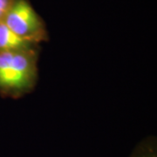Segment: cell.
<instances>
[{
	"instance_id": "2",
	"label": "cell",
	"mask_w": 157,
	"mask_h": 157,
	"mask_svg": "<svg viewBox=\"0 0 157 157\" xmlns=\"http://www.w3.org/2000/svg\"><path fill=\"white\" fill-rule=\"evenodd\" d=\"M4 22L13 33L34 44L47 39L44 23L27 0H16Z\"/></svg>"
},
{
	"instance_id": "3",
	"label": "cell",
	"mask_w": 157,
	"mask_h": 157,
	"mask_svg": "<svg viewBox=\"0 0 157 157\" xmlns=\"http://www.w3.org/2000/svg\"><path fill=\"white\" fill-rule=\"evenodd\" d=\"M37 45L13 33L4 21L0 22V52L32 50L37 49Z\"/></svg>"
},
{
	"instance_id": "5",
	"label": "cell",
	"mask_w": 157,
	"mask_h": 157,
	"mask_svg": "<svg viewBox=\"0 0 157 157\" xmlns=\"http://www.w3.org/2000/svg\"><path fill=\"white\" fill-rule=\"evenodd\" d=\"M16 0H0V22L4 21L6 14L10 11Z\"/></svg>"
},
{
	"instance_id": "4",
	"label": "cell",
	"mask_w": 157,
	"mask_h": 157,
	"mask_svg": "<svg viewBox=\"0 0 157 157\" xmlns=\"http://www.w3.org/2000/svg\"><path fill=\"white\" fill-rule=\"evenodd\" d=\"M130 157H157L156 140L148 137L142 140L135 147Z\"/></svg>"
},
{
	"instance_id": "1",
	"label": "cell",
	"mask_w": 157,
	"mask_h": 157,
	"mask_svg": "<svg viewBox=\"0 0 157 157\" xmlns=\"http://www.w3.org/2000/svg\"><path fill=\"white\" fill-rule=\"evenodd\" d=\"M37 79V49L0 52V93L17 96L31 90Z\"/></svg>"
}]
</instances>
